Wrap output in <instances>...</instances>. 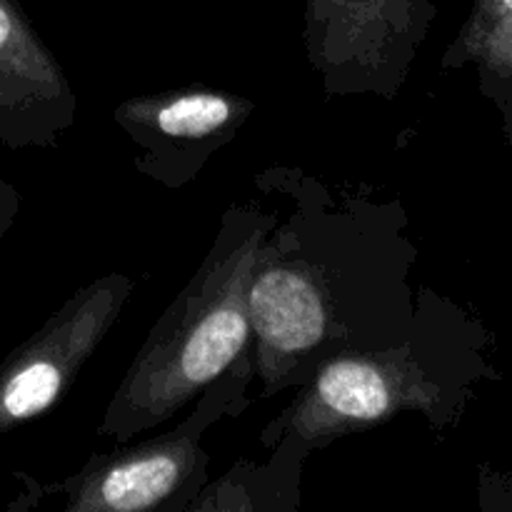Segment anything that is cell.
I'll list each match as a JSON object with an SVG mask.
<instances>
[{"label": "cell", "mask_w": 512, "mask_h": 512, "mask_svg": "<svg viewBox=\"0 0 512 512\" xmlns=\"http://www.w3.org/2000/svg\"><path fill=\"white\" fill-rule=\"evenodd\" d=\"M255 183L290 200L260 245L248 290L260 395L298 390L330 358L403 340L418 308V245L403 205L283 165Z\"/></svg>", "instance_id": "cell-1"}, {"label": "cell", "mask_w": 512, "mask_h": 512, "mask_svg": "<svg viewBox=\"0 0 512 512\" xmlns=\"http://www.w3.org/2000/svg\"><path fill=\"white\" fill-rule=\"evenodd\" d=\"M255 383L253 343L223 375L213 380L195 408L168 433L135 445L95 453L78 473L58 485H35L40 495L58 490L65 512H188L210 480V453L203 438L223 418H238L250 408Z\"/></svg>", "instance_id": "cell-4"}, {"label": "cell", "mask_w": 512, "mask_h": 512, "mask_svg": "<svg viewBox=\"0 0 512 512\" xmlns=\"http://www.w3.org/2000/svg\"><path fill=\"white\" fill-rule=\"evenodd\" d=\"M253 115V100L208 85L140 93L113 110V120L138 150L135 168L168 190L193 183Z\"/></svg>", "instance_id": "cell-7"}, {"label": "cell", "mask_w": 512, "mask_h": 512, "mask_svg": "<svg viewBox=\"0 0 512 512\" xmlns=\"http://www.w3.org/2000/svg\"><path fill=\"white\" fill-rule=\"evenodd\" d=\"M488 328L433 288H418L413 328L380 350L345 353L320 365L260 433L263 450L308 460L335 440L365 433L398 415H423L435 433L463 420L475 390L498 380Z\"/></svg>", "instance_id": "cell-2"}, {"label": "cell", "mask_w": 512, "mask_h": 512, "mask_svg": "<svg viewBox=\"0 0 512 512\" xmlns=\"http://www.w3.org/2000/svg\"><path fill=\"white\" fill-rule=\"evenodd\" d=\"M303 460L270 450L268 463L240 460L223 478L208 480L188 512H295L300 508Z\"/></svg>", "instance_id": "cell-10"}, {"label": "cell", "mask_w": 512, "mask_h": 512, "mask_svg": "<svg viewBox=\"0 0 512 512\" xmlns=\"http://www.w3.org/2000/svg\"><path fill=\"white\" fill-rule=\"evenodd\" d=\"M280 215L263 200L225 210L203 263L155 320L105 405L100 438L123 445L168 423L248 348L250 278Z\"/></svg>", "instance_id": "cell-3"}, {"label": "cell", "mask_w": 512, "mask_h": 512, "mask_svg": "<svg viewBox=\"0 0 512 512\" xmlns=\"http://www.w3.org/2000/svg\"><path fill=\"white\" fill-rule=\"evenodd\" d=\"M135 290L125 273H105L75 290L0 365V433L53 410L68 395Z\"/></svg>", "instance_id": "cell-6"}, {"label": "cell", "mask_w": 512, "mask_h": 512, "mask_svg": "<svg viewBox=\"0 0 512 512\" xmlns=\"http://www.w3.org/2000/svg\"><path fill=\"white\" fill-rule=\"evenodd\" d=\"M435 18L433 0H305V55L323 98H398Z\"/></svg>", "instance_id": "cell-5"}, {"label": "cell", "mask_w": 512, "mask_h": 512, "mask_svg": "<svg viewBox=\"0 0 512 512\" xmlns=\"http://www.w3.org/2000/svg\"><path fill=\"white\" fill-rule=\"evenodd\" d=\"M465 68L475 70L478 93L493 103L512 148V0H475L440 60L443 73Z\"/></svg>", "instance_id": "cell-9"}, {"label": "cell", "mask_w": 512, "mask_h": 512, "mask_svg": "<svg viewBox=\"0 0 512 512\" xmlns=\"http://www.w3.org/2000/svg\"><path fill=\"white\" fill-rule=\"evenodd\" d=\"M75 120L78 95L63 65L18 0H0V145L50 150Z\"/></svg>", "instance_id": "cell-8"}, {"label": "cell", "mask_w": 512, "mask_h": 512, "mask_svg": "<svg viewBox=\"0 0 512 512\" xmlns=\"http://www.w3.org/2000/svg\"><path fill=\"white\" fill-rule=\"evenodd\" d=\"M20 215V193L15 190V185H10L8 180L0 178V240L10 233V228L15 225Z\"/></svg>", "instance_id": "cell-11"}, {"label": "cell", "mask_w": 512, "mask_h": 512, "mask_svg": "<svg viewBox=\"0 0 512 512\" xmlns=\"http://www.w3.org/2000/svg\"><path fill=\"white\" fill-rule=\"evenodd\" d=\"M18 3H23V0H18Z\"/></svg>", "instance_id": "cell-12"}]
</instances>
